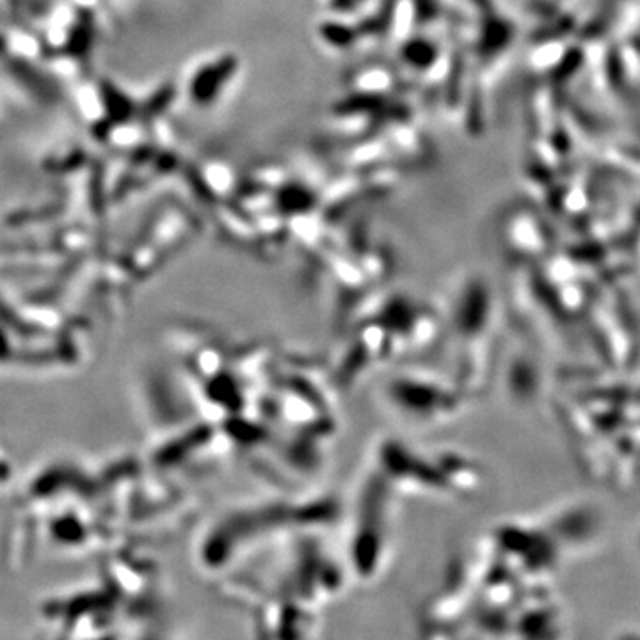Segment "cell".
<instances>
[{
    "instance_id": "6da1fadb",
    "label": "cell",
    "mask_w": 640,
    "mask_h": 640,
    "mask_svg": "<svg viewBox=\"0 0 640 640\" xmlns=\"http://www.w3.org/2000/svg\"><path fill=\"white\" fill-rule=\"evenodd\" d=\"M498 299L486 281L472 280L452 296L440 313L438 344L452 354L447 376L473 395L480 392L493 374L498 352Z\"/></svg>"
},
{
    "instance_id": "7a4b0ae2",
    "label": "cell",
    "mask_w": 640,
    "mask_h": 640,
    "mask_svg": "<svg viewBox=\"0 0 640 640\" xmlns=\"http://www.w3.org/2000/svg\"><path fill=\"white\" fill-rule=\"evenodd\" d=\"M399 495L468 498L479 493L486 473L477 461L457 450H420L400 440H383L374 461Z\"/></svg>"
},
{
    "instance_id": "3957f363",
    "label": "cell",
    "mask_w": 640,
    "mask_h": 640,
    "mask_svg": "<svg viewBox=\"0 0 640 640\" xmlns=\"http://www.w3.org/2000/svg\"><path fill=\"white\" fill-rule=\"evenodd\" d=\"M399 493L372 464L361 479L354 504L347 507V544L344 559L349 576L358 584H370L383 575L395 548Z\"/></svg>"
},
{
    "instance_id": "277c9868",
    "label": "cell",
    "mask_w": 640,
    "mask_h": 640,
    "mask_svg": "<svg viewBox=\"0 0 640 640\" xmlns=\"http://www.w3.org/2000/svg\"><path fill=\"white\" fill-rule=\"evenodd\" d=\"M470 393L445 372L400 370L381 386L384 408L402 424L431 429L463 413Z\"/></svg>"
}]
</instances>
